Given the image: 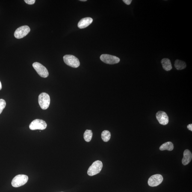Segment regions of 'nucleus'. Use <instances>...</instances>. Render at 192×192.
<instances>
[{"label": "nucleus", "mask_w": 192, "mask_h": 192, "mask_svg": "<svg viewBox=\"0 0 192 192\" xmlns=\"http://www.w3.org/2000/svg\"><path fill=\"white\" fill-rule=\"evenodd\" d=\"M161 63L163 69L165 70L168 71L172 69L171 62L169 59L167 58L163 59L161 60Z\"/></svg>", "instance_id": "13"}, {"label": "nucleus", "mask_w": 192, "mask_h": 192, "mask_svg": "<svg viewBox=\"0 0 192 192\" xmlns=\"http://www.w3.org/2000/svg\"><path fill=\"white\" fill-rule=\"evenodd\" d=\"M163 180V178L162 175L159 174H155L149 178L148 183L149 186L155 187L161 184Z\"/></svg>", "instance_id": "9"}, {"label": "nucleus", "mask_w": 192, "mask_h": 192, "mask_svg": "<svg viewBox=\"0 0 192 192\" xmlns=\"http://www.w3.org/2000/svg\"><path fill=\"white\" fill-rule=\"evenodd\" d=\"M28 177L26 175L20 174L16 175L12 180V185L14 187L22 186L28 182Z\"/></svg>", "instance_id": "2"}, {"label": "nucleus", "mask_w": 192, "mask_h": 192, "mask_svg": "<svg viewBox=\"0 0 192 192\" xmlns=\"http://www.w3.org/2000/svg\"><path fill=\"white\" fill-rule=\"evenodd\" d=\"M47 126V124L44 121L37 119L31 122L29 125V128L32 130H44L46 129Z\"/></svg>", "instance_id": "5"}, {"label": "nucleus", "mask_w": 192, "mask_h": 192, "mask_svg": "<svg viewBox=\"0 0 192 192\" xmlns=\"http://www.w3.org/2000/svg\"><path fill=\"white\" fill-rule=\"evenodd\" d=\"M156 117L157 120L161 125H167L169 122V117L166 113L163 111H159L157 113Z\"/></svg>", "instance_id": "10"}, {"label": "nucleus", "mask_w": 192, "mask_h": 192, "mask_svg": "<svg viewBox=\"0 0 192 192\" xmlns=\"http://www.w3.org/2000/svg\"><path fill=\"white\" fill-rule=\"evenodd\" d=\"M103 167L102 163L101 161H94L89 168L87 173L89 176H93L98 174L102 170Z\"/></svg>", "instance_id": "1"}, {"label": "nucleus", "mask_w": 192, "mask_h": 192, "mask_svg": "<svg viewBox=\"0 0 192 192\" xmlns=\"http://www.w3.org/2000/svg\"><path fill=\"white\" fill-rule=\"evenodd\" d=\"M93 21V19L90 17L83 18L79 22L78 27L80 28H86L91 24Z\"/></svg>", "instance_id": "11"}, {"label": "nucleus", "mask_w": 192, "mask_h": 192, "mask_svg": "<svg viewBox=\"0 0 192 192\" xmlns=\"http://www.w3.org/2000/svg\"><path fill=\"white\" fill-rule=\"evenodd\" d=\"M192 158V155L190 151L188 149H186L184 151L183 158L182 160L183 164L184 166H186L191 161Z\"/></svg>", "instance_id": "12"}, {"label": "nucleus", "mask_w": 192, "mask_h": 192, "mask_svg": "<svg viewBox=\"0 0 192 192\" xmlns=\"http://www.w3.org/2000/svg\"><path fill=\"white\" fill-rule=\"evenodd\" d=\"M38 101L41 108L43 110H46L49 107L50 98L47 93H42L39 96Z\"/></svg>", "instance_id": "3"}, {"label": "nucleus", "mask_w": 192, "mask_h": 192, "mask_svg": "<svg viewBox=\"0 0 192 192\" xmlns=\"http://www.w3.org/2000/svg\"><path fill=\"white\" fill-rule=\"evenodd\" d=\"M187 128L189 130L192 131V124H190L187 125Z\"/></svg>", "instance_id": "21"}, {"label": "nucleus", "mask_w": 192, "mask_h": 192, "mask_svg": "<svg viewBox=\"0 0 192 192\" xmlns=\"http://www.w3.org/2000/svg\"><path fill=\"white\" fill-rule=\"evenodd\" d=\"M64 63L67 65L73 68H77L80 64L79 60L75 56L66 55L63 57Z\"/></svg>", "instance_id": "4"}, {"label": "nucleus", "mask_w": 192, "mask_h": 192, "mask_svg": "<svg viewBox=\"0 0 192 192\" xmlns=\"http://www.w3.org/2000/svg\"><path fill=\"white\" fill-rule=\"evenodd\" d=\"M1 89H2V85H1V83L0 81V90H1Z\"/></svg>", "instance_id": "22"}, {"label": "nucleus", "mask_w": 192, "mask_h": 192, "mask_svg": "<svg viewBox=\"0 0 192 192\" xmlns=\"http://www.w3.org/2000/svg\"><path fill=\"white\" fill-rule=\"evenodd\" d=\"M101 137L104 142H107L111 138V134L108 130H104L102 132Z\"/></svg>", "instance_id": "16"}, {"label": "nucleus", "mask_w": 192, "mask_h": 192, "mask_svg": "<svg viewBox=\"0 0 192 192\" xmlns=\"http://www.w3.org/2000/svg\"><path fill=\"white\" fill-rule=\"evenodd\" d=\"M93 136V132L90 130H86L84 134V138L86 142H90Z\"/></svg>", "instance_id": "17"}, {"label": "nucleus", "mask_w": 192, "mask_h": 192, "mask_svg": "<svg viewBox=\"0 0 192 192\" xmlns=\"http://www.w3.org/2000/svg\"><path fill=\"white\" fill-rule=\"evenodd\" d=\"M30 31V28L28 26H22L16 30L14 33V36L16 39H22L26 36Z\"/></svg>", "instance_id": "8"}, {"label": "nucleus", "mask_w": 192, "mask_h": 192, "mask_svg": "<svg viewBox=\"0 0 192 192\" xmlns=\"http://www.w3.org/2000/svg\"><path fill=\"white\" fill-rule=\"evenodd\" d=\"M174 148L173 143L170 142H168L161 145L159 148L161 151L167 150L169 151H172L173 150Z\"/></svg>", "instance_id": "14"}, {"label": "nucleus", "mask_w": 192, "mask_h": 192, "mask_svg": "<svg viewBox=\"0 0 192 192\" xmlns=\"http://www.w3.org/2000/svg\"><path fill=\"white\" fill-rule=\"evenodd\" d=\"M35 0H25L24 1L27 4L29 5H32L35 2Z\"/></svg>", "instance_id": "19"}, {"label": "nucleus", "mask_w": 192, "mask_h": 192, "mask_svg": "<svg viewBox=\"0 0 192 192\" xmlns=\"http://www.w3.org/2000/svg\"><path fill=\"white\" fill-rule=\"evenodd\" d=\"M174 66L177 70H181L185 69L187 66L185 62L180 60H176L175 62Z\"/></svg>", "instance_id": "15"}, {"label": "nucleus", "mask_w": 192, "mask_h": 192, "mask_svg": "<svg viewBox=\"0 0 192 192\" xmlns=\"http://www.w3.org/2000/svg\"><path fill=\"white\" fill-rule=\"evenodd\" d=\"M123 1L127 5H129L131 4L132 1V0H123Z\"/></svg>", "instance_id": "20"}, {"label": "nucleus", "mask_w": 192, "mask_h": 192, "mask_svg": "<svg viewBox=\"0 0 192 192\" xmlns=\"http://www.w3.org/2000/svg\"><path fill=\"white\" fill-rule=\"evenodd\" d=\"M101 60L107 64H116L120 61V59L115 56L108 54H103L100 56Z\"/></svg>", "instance_id": "7"}, {"label": "nucleus", "mask_w": 192, "mask_h": 192, "mask_svg": "<svg viewBox=\"0 0 192 192\" xmlns=\"http://www.w3.org/2000/svg\"><path fill=\"white\" fill-rule=\"evenodd\" d=\"M33 67L40 76L43 78L48 77L49 73L47 69L41 63L35 62L33 64Z\"/></svg>", "instance_id": "6"}, {"label": "nucleus", "mask_w": 192, "mask_h": 192, "mask_svg": "<svg viewBox=\"0 0 192 192\" xmlns=\"http://www.w3.org/2000/svg\"><path fill=\"white\" fill-rule=\"evenodd\" d=\"M6 103L5 100L0 99V114L2 112L3 110L5 108Z\"/></svg>", "instance_id": "18"}, {"label": "nucleus", "mask_w": 192, "mask_h": 192, "mask_svg": "<svg viewBox=\"0 0 192 192\" xmlns=\"http://www.w3.org/2000/svg\"><path fill=\"white\" fill-rule=\"evenodd\" d=\"M87 1V0H81V1Z\"/></svg>", "instance_id": "23"}]
</instances>
